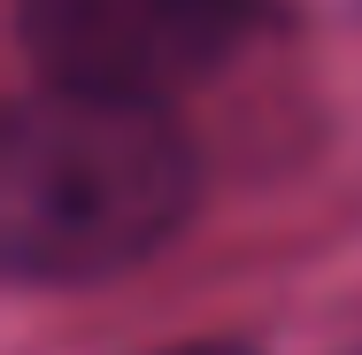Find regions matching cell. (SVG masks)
<instances>
[{
    "mask_svg": "<svg viewBox=\"0 0 362 355\" xmlns=\"http://www.w3.org/2000/svg\"><path fill=\"white\" fill-rule=\"evenodd\" d=\"M193 216V140L170 101L31 85L0 140V255L16 278L77 286L146 263Z\"/></svg>",
    "mask_w": 362,
    "mask_h": 355,
    "instance_id": "1",
    "label": "cell"
},
{
    "mask_svg": "<svg viewBox=\"0 0 362 355\" xmlns=\"http://www.w3.org/2000/svg\"><path fill=\"white\" fill-rule=\"evenodd\" d=\"M247 0H16L39 85L170 101L231 62Z\"/></svg>",
    "mask_w": 362,
    "mask_h": 355,
    "instance_id": "2",
    "label": "cell"
},
{
    "mask_svg": "<svg viewBox=\"0 0 362 355\" xmlns=\"http://www.w3.org/2000/svg\"><path fill=\"white\" fill-rule=\"evenodd\" d=\"M177 355H247V348H231V340H201V348H177Z\"/></svg>",
    "mask_w": 362,
    "mask_h": 355,
    "instance_id": "3",
    "label": "cell"
}]
</instances>
